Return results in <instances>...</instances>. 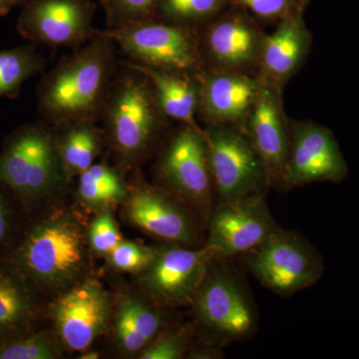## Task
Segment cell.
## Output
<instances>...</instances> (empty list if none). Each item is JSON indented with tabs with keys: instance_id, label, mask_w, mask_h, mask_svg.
<instances>
[{
	"instance_id": "9",
	"label": "cell",
	"mask_w": 359,
	"mask_h": 359,
	"mask_svg": "<svg viewBox=\"0 0 359 359\" xmlns=\"http://www.w3.org/2000/svg\"><path fill=\"white\" fill-rule=\"evenodd\" d=\"M163 117L146 78H123L111 97L107 114L111 142L118 154L126 160L145 154L159 133Z\"/></svg>"
},
{
	"instance_id": "27",
	"label": "cell",
	"mask_w": 359,
	"mask_h": 359,
	"mask_svg": "<svg viewBox=\"0 0 359 359\" xmlns=\"http://www.w3.org/2000/svg\"><path fill=\"white\" fill-rule=\"evenodd\" d=\"M194 325L168 327L140 354L141 359H180L186 358L194 335Z\"/></svg>"
},
{
	"instance_id": "14",
	"label": "cell",
	"mask_w": 359,
	"mask_h": 359,
	"mask_svg": "<svg viewBox=\"0 0 359 359\" xmlns=\"http://www.w3.org/2000/svg\"><path fill=\"white\" fill-rule=\"evenodd\" d=\"M50 311L61 344L82 353L107 332L113 304L100 282L83 278L59 295Z\"/></svg>"
},
{
	"instance_id": "22",
	"label": "cell",
	"mask_w": 359,
	"mask_h": 359,
	"mask_svg": "<svg viewBox=\"0 0 359 359\" xmlns=\"http://www.w3.org/2000/svg\"><path fill=\"white\" fill-rule=\"evenodd\" d=\"M29 283L13 266L0 269V340L26 332L36 318Z\"/></svg>"
},
{
	"instance_id": "23",
	"label": "cell",
	"mask_w": 359,
	"mask_h": 359,
	"mask_svg": "<svg viewBox=\"0 0 359 359\" xmlns=\"http://www.w3.org/2000/svg\"><path fill=\"white\" fill-rule=\"evenodd\" d=\"M100 147V137L86 121L70 129L57 144L59 156L65 177L81 175L94 164Z\"/></svg>"
},
{
	"instance_id": "15",
	"label": "cell",
	"mask_w": 359,
	"mask_h": 359,
	"mask_svg": "<svg viewBox=\"0 0 359 359\" xmlns=\"http://www.w3.org/2000/svg\"><path fill=\"white\" fill-rule=\"evenodd\" d=\"M129 223L169 244L192 247L199 240V226L190 207L166 189L137 187L125 200Z\"/></svg>"
},
{
	"instance_id": "8",
	"label": "cell",
	"mask_w": 359,
	"mask_h": 359,
	"mask_svg": "<svg viewBox=\"0 0 359 359\" xmlns=\"http://www.w3.org/2000/svg\"><path fill=\"white\" fill-rule=\"evenodd\" d=\"M158 175L167 191L208 221L216 192L204 130L182 124L161 156Z\"/></svg>"
},
{
	"instance_id": "19",
	"label": "cell",
	"mask_w": 359,
	"mask_h": 359,
	"mask_svg": "<svg viewBox=\"0 0 359 359\" xmlns=\"http://www.w3.org/2000/svg\"><path fill=\"white\" fill-rule=\"evenodd\" d=\"M89 13L78 0H36L25 9L18 29L25 39L49 45H70L86 36Z\"/></svg>"
},
{
	"instance_id": "4",
	"label": "cell",
	"mask_w": 359,
	"mask_h": 359,
	"mask_svg": "<svg viewBox=\"0 0 359 359\" xmlns=\"http://www.w3.org/2000/svg\"><path fill=\"white\" fill-rule=\"evenodd\" d=\"M99 34L119 45L136 65L196 77L207 69L199 27L148 20L125 23Z\"/></svg>"
},
{
	"instance_id": "35",
	"label": "cell",
	"mask_w": 359,
	"mask_h": 359,
	"mask_svg": "<svg viewBox=\"0 0 359 359\" xmlns=\"http://www.w3.org/2000/svg\"><path fill=\"white\" fill-rule=\"evenodd\" d=\"M186 358L193 359H222L224 358V347L201 342V346L190 347Z\"/></svg>"
},
{
	"instance_id": "2",
	"label": "cell",
	"mask_w": 359,
	"mask_h": 359,
	"mask_svg": "<svg viewBox=\"0 0 359 359\" xmlns=\"http://www.w3.org/2000/svg\"><path fill=\"white\" fill-rule=\"evenodd\" d=\"M231 259H212L191 304L201 342L226 346L257 332L259 316L245 280Z\"/></svg>"
},
{
	"instance_id": "20",
	"label": "cell",
	"mask_w": 359,
	"mask_h": 359,
	"mask_svg": "<svg viewBox=\"0 0 359 359\" xmlns=\"http://www.w3.org/2000/svg\"><path fill=\"white\" fill-rule=\"evenodd\" d=\"M113 316L116 342L126 355H139L168 327L164 308L145 294L124 295Z\"/></svg>"
},
{
	"instance_id": "31",
	"label": "cell",
	"mask_w": 359,
	"mask_h": 359,
	"mask_svg": "<svg viewBox=\"0 0 359 359\" xmlns=\"http://www.w3.org/2000/svg\"><path fill=\"white\" fill-rule=\"evenodd\" d=\"M156 4L157 0H110L107 6L111 18L122 25L150 20L152 13H155Z\"/></svg>"
},
{
	"instance_id": "30",
	"label": "cell",
	"mask_w": 359,
	"mask_h": 359,
	"mask_svg": "<svg viewBox=\"0 0 359 359\" xmlns=\"http://www.w3.org/2000/svg\"><path fill=\"white\" fill-rule=\"evenodd\" d=\"M87 236L92 250L104 256H107L122 241L115 219L108 212H101L94 219L87 231Z\"/></svg>"
},
{
	"instance_id": "28",
	"label": "cell",
	"mask_w": 359,
	"mask_h": 359,
	"mask_svg": "<svg viewBox=\"0 0 359 359\" xmlns=\"http://www.w3.org/2000/svg\"><path fill=\"white\" fill-rule=\"evenodd\" d=\"M229 6L240 7L257 21L275 22L304 13L309 0H228Z\"/></svg>"
},
{
	"instance_id": "36",
	"label": "cell",
	"mask_w": 359,
	"mask_h": 359,
	"mask_svg": "<svg viewBox=\"0 0 359 359\" xmlns=\"http://www.w3.org/2000/svg\"><path fill=\"white\" fill-rule=\"evenodd\" d=\"M14 0H0V15L6 14L13 6Z\"/></svg>"
},
{
	"instance_id": "26",
	"label": "cell",
	"mask_w": 359,
	"mask_h": 359,
	"mask_svg": "<svg viewBox=\"0 0 359 359\" xmlns=\"http://www.w3.org/2000/svg\"><path fill=\"white\" fill-rule=\"evenodd\" d=\"M59 355L49 332H21L0 340V359H54Z\"/></svg>"
},
{
	"instance_id": "29",
	"label": "cell",
	"mask_w": 359,
	"mask_h": 359,
	"mask_svg": "<svg viewBox=\"0 0 359 359\" xmlns=\"http://www.w3.org/2000/svg\"><path fill=\"white\" fill-rule=\"evenodd\" d=\"M154 256V248H146L130 241H121L106 256L113 269L127 273H140Z\"/></svg>"
},
{
	"instance_id": "37",
	"label": "cell",
	"mask_w": 359,
	"mask_h": 359,
	"mask_svg": "<svg viewBox=\"0 0 359 359\" xmlns=\"http://www.w3.org/2000/svg\"><path fill=\"white\" fill-rule=\"evenodd\" d=\"M99 358V353L97 351H92L90 349L82 351V355H80L79 358L81 359H97Z\"/></svg>"
},
{
	"instance_id": "21",
	"label": "cell",
	"mask_w": 359,
	"mask_h": 359,
	"mask_svg": "<svg viewBox=\"0 0 359 359\" xmlns=\"http://www.w3.org/2000/svg\"><path fill=\"white\" fill-rule=\"evenodd\" d=\"M129 66L148 80L165 117L202 129L196 121L199 108L200 77L136 63H130Z\"/></svg>"
},
{
	"instance_id": "12",
	"label": "cell",
	"mask_w": 359,
	"mask_h": 359,
	"mask_svg": "<svg viewBox=\"0 0 359 359\" xmlns=\"http://www.w3.org/2000/svg\"><path fill=\"white\" fill-rule=\"evenodd\" d=\"M200 26V42L207 68L257 74L266 33L259 21L240 7L230 6Z\"/></svg>"
},
{
	"instance_id": "38",
	"label": "cell",
	"mask_w": 359,
	"mask_h": 359,
	"mask_svg": "<svg viewBox=\"0 0 359 359\" xmlns=\"http://www.w3.org/2000/svg\"><path fill=\"white\" fill-rule=\"evenodd\" d=\"M100 1L105 4V6H107V4H109L110 0H100Z\"/></svg>"
},
{
	"instance_id": "5",
	"label": "cell",
	"mask_w": 359,
	"mask_h": 359,
	"mask_svg": "<svg viewBox=\"0 0 359 359\" xmlns=\"http://www.w3.org/2000/svg\"><path fill=\"white\" fill-rule=\"evenodd\" d=\"M242 257L259 285L283 297L313 287L325 271L320 252L301 233L280 226Z\"/></svg>"
},
{
	"instance_id": "11",
	"label": "cell",
	"mask_w": 359,
	"mask_h": 359,
	"mask_svg": "<svg viewBox=\"0 0 359 359\" xmlns=\"http://www.w3.org/2000/svg\"><path fill=\"white\" fill-rule=\"evenodd\" d=\"M266 194L215 205L203 245L212 259L244 256L280 226L269 210Z\"/></svg>"
},
{
	"instance_id": "10",
	"label": "cell",
	"mask_w": 359,
	"mask_h": 359,
	"mask_svg": "<svg viewBox=\"0 0 359 359\" xmlns=\"http://www.w3.org/2000/svg\"><path fill=\"white\" fill-rule=\"evenodd\" d=\"M211 255L204 247L195 250L169 244L154 248V256L138 276L144 294L161 308L191 306L199 290Z\"/></svg>"
},
{
	"instance_id": "7",
	"label": "cell",
	"mask_w": 359,
	"mask_h": 359,
	"mask_svg": "<svg viewBox=\"0 0 359 359\" xmlns=\"http://www.w3.org/2000/svg\"><path fill=\"white\" fill-rule=\"evenodd\" d=\"M203 130L219 203L266 193L269 184L266 167L242 129L205 125Z\"/></svg>"
},
{
	"instance_id": "33",
	"label": "cell",
	"mask_w": 359,
	"mask_h": 359,
	"mask_svg": "<svg viewBox=\"0 0 359 359\" xmlns=\"http://www.w3.org/2000/svg\"><path fill=\"white\" fill-rule=\"evenodd\" d=\"M78 196L84 204L91 208H104L115 204V201L100 187L83 178H80Z\"/></svg>"
},
{
	"instance_id": "6",
	"label": "cell",
	"mask_w": 359,
	"mask_h": 359,
	"mask_svg": "<svg viewBox=\"0 0 359 359\" xmlns=\"http://www.w3.org/2000/svg\"><path fill=\"white\" fill-rule=\"evenodd\" d=\"M65 176L57 144L39 126L16 132L0 155V185L25 202L46 197Z\"/></svg>"
},
{
	"instance_id": "16",
	"label": "cell",
	"mask_w": 359,
	"mask_h": 359,
	"mask_svg": "<svg viewBox=\"0 0 359 359\" xmlns=\"http://www.w3.org/2000/svg\"><path fill=\"white\" fill-rule=\"evenodd\" d=\"M243 131L263 161L269 189L282 190L290 146V119L283 109V92L263 82Z\"/></svg>"
},
{
	"instance_id": "13",
	"label": "cell",
	"mask_w": 359,
	"mask_h": 359,
	"mask_svg": "<svg viewBox=\"0 0 359 359\" xmlns=\"http://www.w3.org/2000/svg\"><path fill=\"white\" fill-rule=\"evenodd\" d=\"M290 146L282 190L313 183H340L348 175L344 154L332 130L311 121L290 119Z\"/></svg>"
},
{
	"instance_id": "18",
	"label": "cell",
	"mask_w": 359,
	"mask_h": 359,
	"mask_svg": "<svg viewBox=\"0 0 359 359\" xmlns=\"http://www.w3.org/2000/svg\"><path fill=\"white\" fill-rule=\"evenodd\" d=\"M313 45L304 13L292 14L276 23L266 35L257 75L264 83L283 91L285 85L306 62Z\"/></svg>"
},
{
	"instance_id": "17",
	"label": "cell",
	"mask_w": 359,
	"mask_h": 359,
	"mask_svg": "<svg viewBox=\"0 0 359 359\" xmlns=\"http://www.w3.org/2000/svg\"><path fill=\"white\" fill-rule=\"evenodd\" d=\"M263 88L257 74L207 68L200 76L198 115L205 125H230L243 130Z\"/></svg>"
},
{
	"instance_id": "1",
	"label": "cell",
	"mask_w": 359,
	"mask_h": 359,
	"mask_svg": "<svg viewBox=\"0 0 359 359\" xmlns=\"http://www.w3.org/2000/svg\"><path fill=\"white\" fill-rule=\"evenodd\" d=\"M88 236L70 212H52L28 229L13 257V266L42 289L65 290L83 280Z\"/></svg>"
},
{
	"instance_id": "34",
	"label": "cell",
	"mask_w": 359,
	"mask_h": 359,
	"mask_svg": "<svg viewBox=\"0 0 359 359\" xmlns=\"http://www.w3.org/2000/svg\"><path fill=\"white\" fill-rule=\"evenodd\" d=\"M13 229V212L8 201L0 191V245L8 240Z\"/></svg>"
},
{
	"instance_id": "24",
	"label": "cell",
	"mask_w": 359,
	"mask_h": 359,
	"mask_svg": "<svg viewBox=\"0 0 359 359\" xmlns=\"http://www.w3.org/2000/svg\"><path fill=\"white\" fill-rule=\"evenodd\" d=\"M228 6V0H157L155 13L166 22L200 27Z\"/></svg>"
},
{
	"instance_id": "3",
	"label": "cell",
	"mask_w": 359,
	"mask_h": 359,
	"mask_svg": "<svg viewBox=\"0 0 359 359\" xmlns=\"http://www.w3.org/2000/svg\"><path fill=\"white\" fill-rule=\"evenodd\" d=\"M98 35L47 77L40 94V108L52 121H87L102 102L112 68V41Z\"/></svg>"
},
{
	"instance_id": "32",
	"label": "cell",
	"mask_w": 359,
	"mask_h": 359,
	"mask_svg": "<svg viewBox=\"0 0 359 359\" xmlns=\"http://www.w3.org/2000/svg\"><path fill=\"white\" fill-rule=\"evenodd\" d=\"M80 178L89 180L109 194L116 203H124L128 196V191L119 175L110 167L104 164H93L88 170L80 175Z\"/></svg>"
},
{
	"instance_id": "25",
	"label": "cell",
	"mask_w": 359,
	"mask_h": 359,
	"mask_svg": "<svg viewBox=\"0 0 359 359\" xmlns=\"http://www.w3.org/2000/svg\"><path fill=\"white\" fill-rule=\"evenodd\" d=\"M42 68V59L32 47L0 51V97L13 95Z\"/></svg>"
}]
</instances>
